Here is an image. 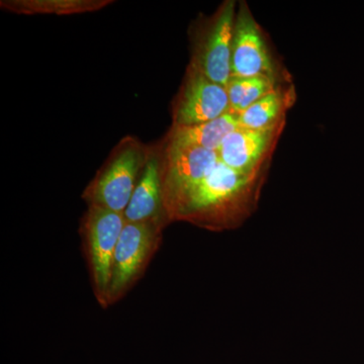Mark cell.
I'll list each match as a JSON object with an SVG mask.
<instances>
[{
    "label": "cell",
    "instance_id": "7a4b0ae2",
    "mask_svg": "<svg viewBox=\"0 0 364 364\" xmlns=\"http://www.w3.org/2000/svg\"><path fill=\"white\" fill-rule=\"evenodd\" d=\"M124 224V214L90 205L82 224L86 258L98 303L107 306L114 253Z\"/></svg>",
    "mask_w": 364,
    "mask_h": 364
},
{
    "label": "cell",
    "instance_id": "3957f363",
    "mask_svg": "<svg viewBox=\"0 0 364 364\" xmlns=\"http://www.w3.org/2000/svg\"><path fill=\"white\" fill-rule=\"evenodd\" d=\"M150 153L126 141L85 191L90 205L124 214Z\"/></svg>",
    "mask_w": 364,
    "mask_h": 364
},
{
    "label": "cell",
    "instance_id": "7c38bea8",
    "mask_svg": "<svg viewBox=\"0 0 364 364\" xmlns=\"http://www.w3.org/2000/svg\"><path fill=\"white\" fill-rule=\"evenodd\" d=\"M296 100L294 87L282 88L279 85L267 97L248 107L239 114L242 128L262 130L284 123L286 112Z\"/></svg>",
    "mask_w": 364,
    "mask_h": 364
},
{
    "label": "cell",
    "instance_id": "52a82bcc",
    "mask_svg": "<svg viewBox=\"0 0 364 364\" xmlns=\"http://www.w3.org/2000/svg\"><path fill=\"white\" fill-rule=\"evenodd\" d=\"M231 111L225 86L191 67L174 111V127L213 121Z\"/></svg>",
    "mask_w": 364,
    "mask_h": 364
},
{
    "label": "cell",
    "instance_id": "8fae6325",
    "mask_svg": "<svg viewBox=\"0 0 364 364\" xmlns=\"http://www.w3.org/2000/svg\"><path fill=\"white\" fill-rule=\"evenodd\" d=\"M239 127V114L232 111L205 123L173 126L169 135L168 146L173 148H202L218 153L223 140Z\"/></svg>",
    "mask_w": 364,
    "mask_h": 364
},
{
    "label": "cell",
    "instance_id": "5bb4252c",
    "mask_svg": "<svg viewBox=\"0 0 364 364\" xmlns=\"http://www.w3.org/2000/svg\"><path fill=\"white\" fill-rule=\"evenodd\" d=\"M277 77L256 76V77H231L227 85L231 111L240 114L261 98L274 90Z\"/></svg>",
    "mask_w": 364,
    "mask_h": 364
},
{
    "label": "cell",
    "instance_id": "6da1fadb",
    "mask_svg": "<svg viewBox=\"0 0 364 364\" xmlns=\"http://www.w3.org/2000/svg\"><path fill=\"white\" fill-rule=\"evenodd\" d=\"M260 174H246L218 161L214 168L177 208L172 220L210 230L240 224L257 202Z\"/></svg>",
    "mask_w": 364,
    "mask_h": 364
},
{
    "label": "cell",
    "instance_id": "ba28073f",
    "mask_svg": "<svg viewBox=\"0 0 364 364\" xmlns=\"http://www.w3.org/2000/svg\"><path fill=\"white\" fill-rule=\"evenodd\" d=\"M277 77V69L264 36L246 4H242L235 21L232 47V77Z\"/></svg>",
    "mask_w": 364,
    "mask_h": 364
},
{
    "label": "cell",
    "instance_id": "5b68a950",
    "mask_svg": "<svg viewBox=\"0 0 364 364\" xmlns=\"http://www.w3.org/2000/svg\"><path fill=\"white\" fill-rule=\"evenodd\" d=\"M218 161L219 156L214 151L167 147L161 170L163 198L169 219Z\"/></svg>",
    "mask_w": 364,
    "mask_h": 364
},
{
    "label": "cell",
    "instance_id": "8992f818",
    "mask_svg": "<svg viewBox=\"0 0 364 364\" xmlns=\"http://www.w3.org/2000/svg\"><path fill=\"white\" fill-rule=\"evenodd\" d=\"M235 1L223 4L198 40L191 67L227 87L232 77V47L236 21Z\"/></svg>",
    "mask_w": 364,
    "mask_h": 364
},
{
    "label": "cell",
    "instance_id": "4fadbf2b",
    "mask_svg": "<svg viewBox=\"0 0 364 364\" xmlns=\"http://www.w3.org/2000/svg\"><path fill=\"white\" fill-rule=\"evenodd\" d=\"M109 4V0H13L1 1V6L16 14L63 16L98 11Z\"/></svg>",
    "mask_w": 364,
    "mask_h": 364
},
{
    "label": "cell",
    "instance_id": "277c9868",
    "mask_svg": "<svg viewBox=\"0 0 364 364\" xmlns=\"http://www.w3.org/2000/svg\"><path fill=\"white\" fill-rule=\"evenodd\" d=\"M162 226L151 223H126L112 264L107 306L123 298L142 277L161 239Z\"/></svg>",
    "mask_w": 364,
    "mask_h": 364
},
{
    "label": "cell",
    "instance_id": "9c48e42d",
    "mask_svg": "<svg viewBox=\"0 0 364 364\" xmlns=\"http://www.w3.org/2000/svg\"><path fill=\"white\" fill-rule=\"evenodd\" d=\"M284 124L262 130L239 127L223 140L218 151L220 161L242 173L261 174Z\"/></svg>",
    "mask_w": 364,
    "mask_h": 364
},
{
    "label": "cell",
    "instance_id": "30bf717a",
    "mask_svg": "<svg viewBox=\"0 0 364 364\" xmlns=\"http://www.w3.org/2000/svg\"><path fill=\"white\" fill-rule=\"evenodd\" d=\"M124 217L126 223L160 226L168 218L163 198L161 161L156 154H149Z\"/></svg>",
    "mask_w": 364,
    "mask_h": 364
}]
</instances>
